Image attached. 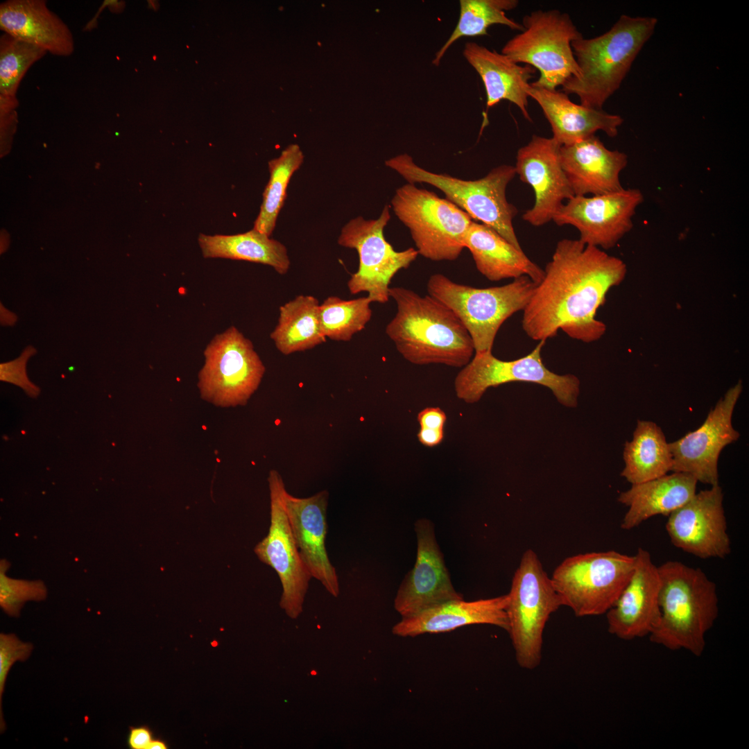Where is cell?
<instances>
[{
  "label": "cell",
  "instance_id": "6da1fadb",
  "mask_svg": "<svg viewBox=\"0 0 749 749\" xmlns=\"http://www.w3.org/2000/svg\"><path fill=\"white\" fill-rule=\"evenodd\" d=\"M626 273L623 261L603 249L579 239L559 241L523 311L524 332L537 341H546L560 329L584 343L598 341L606 325L596 312Z\"/></svg>",
  "mask_w": 749,
  "mask_h": 749
},
{
  "label": "cell",
  "instance_id": "7a4b0ae2",
  "mask_svg": "<svg viewBox=\"0 0 749 749\" xmlns=\"http://www.w3.org/2000/svg\"><path fill=\"white\" fill-rule=\"evenodd\" d=\"M397 312L386 334L408 362L419 365L442 364L463 368L475 350L472 338L458 317L430 295L422 296L402 286L390 287Z\"/></svg>",
  "mask_w": 749,
  "mask_h": 749
},
{
  "label": "cell",
  "instance_id": "3957f363",
  "mask_svg": "<svg viewBox=\"0 0 749 749\" xmlns=\"http://www.w3.org/2000/svg\"><path fill=\"white\" fill-rule=\"evenodd\" d=\"M661 580L660 621L648 636L671 650L703 655L705 635L718 615L716 584L700 568L669 560L658 567Z\"/></svg>",
  "mask_w": 749,
  "mask_h": 749
},
{
  "label": "cell",
  "instance_id": "277c9868",
  "mask_svg": "<svg viewBox=\"0 0 749 749\" xmlns=\"http://www.w3.org/2000/svg\"><path fill=\"white\" fill-rule=\"evenodd\" d=\"M657 21L655 17L622 15L605 33L573 41L571 48L580 76L567 80L562 91L576 95L583 106L602 109L619 88L639 52L653 35Z\"/></svg>",
  "mask_w": 749,
  "mask_h": 749
},
{
  "label": "cell",
  "instance_id": "5b68a950",
  "mask_svg": "<svg viewBox=\"0 0 749 749\" xmlns=\"http://www.w3.org/2000/svg\"><path fill=\"white\" fill-rule=\"evenodd\" d=\"M385 165L408 183H426L438 189L446 199L466 212L473 221L490 227L515 247L522 249L513 227L518 210L506 198L507 187L516 175L514 166L501 164L480 179L466 180L426 170L407 153L387 160Z\"/></svg>",
  "mask_w": 749,
  "mask_h": 749
},
{
  "label": "cell",
  "instance_id": "8992f818",
  "mask_svg": "<svg viewBox=\"0 0 749 749\" xmlns=\"http://www.w3.org/2000/svg\"><path fill=\"white\" fill-rule=\"evenodd\" d=\"M536 284L527 276L509 284L476 288L436 273L427 281L428 294L448 307L467 329L474 353L492 352L499 329L514 313L524 311Z\"/></svg>",
  "mask_w": 749,
  "mask_h": 749
},
{
  "label": "cell",
  "instance_id": "52a82bcc",
  "mask_svg": "<svg viewBox=\"0 0 749 749\" xmlns=\"http://www.w3.org/2000/svg\"><path fill=\"white\" fill-rule=\"evenodd\" d=\"M508 596V632L516 662L522 669H535L542 660L546 623L562 605L551 577L533 550L523 553Z\"/></svg>",
  "mask_w": 749,
  "mask_h": 749
},
{
  "label": "cell",
  "instance_id": "ba28073f",
  "mask_svg": "<svg viewBox=\"0 0 749 749\" xmlns=\"http://www.w3.org/2000/svg\"><path fill=\"white\" fill-rule=\"evenodd\" d=\"M522 24L524 30L509 40L501 53L540 71L531 86L554 90L571 78L580 77L571 42L583 35L567 13L537 10L525 15Z\"/></svg>",
  "mask_w": 749,
  "mask_h": 749
},
{
  "label": "cell",
  "instance_id": "9c48e42d",
  "mask_svg": "<svg viewBox=\"0 0 749 749\" xmlns=\"http://www.w3.org/2000/svg\"><path fill=\"white\" fill-rule=\"evenodd\" d=\"M635 558L614 550L567 557L551 579L562 606L578 617L605 614L630 578Z\"/></svg>",
  "mask_w": 749,
  "mask_h": 749
},
{
  "label": "cell",
  "instance_id": "30bf717a",
  "mask_svg": "<svg viewBox=\"0 0 749 749\" xmlns=\"http://www.w3.org/2000/svg\"><path fill=\"white\" fill-rule=\"evenodd\" d=\"M391 206L408 229L419 255L435 261L459 257L473 221L466 212L447 199L408 182L396 189Z\"/></svg>",
  "mask_w": 749,
  "mask_h": 749
},
{
  "label": "cell",
  "instance_id": "8fae6325",
  "mask_svg": "<svg viewBox=\"0 0 749 749\" xmlns=\"http://www.w3.org/2000/svg\"><path fill=\"white\" fill-rule=\"evenodd\" d=\"M203 354L197 384L201 398L222 408L246 405L266 371L251 341L231 326L211 340Z\"/></svg>",
  "mask_w": 749,
  "mask_h": 749
},
{
  "label": "cell",
  "instance_id": "7c38bea8",
  "mask_svg": "<svg viewBox=\"0 0 749 749\" xmlns=\"http://www.w3.org/2000/svg\"><path fill=\"white\" fill-rule=\"evenodd\" d=\"M545 343V341H539L530 353L512 361L497 359L492 352L474 353L455 377L454 384L457 397L473 404L479 402L491 387L511 382H526L548 388L565 406H576L580 381L574 374H558L545 366L542 358Z\"/></svg>",
  "mask_w": 749,
  "mask_h": 749
},
{
  "label": "cell",
  "instance_id": "4fadbf2b",
  "mask_svg": "<svg viewBox=\"0 0 749 749\" xmlns=\"http://www.w3.org/2000/svg\"><path fill=\"white\" fill-rule=\"evenodd\" d=\"M390 219V206H384L377 219H365L359 216L342 228L338 243L356 250L359 268L347 282L351 294L368 293L372 302L386 303L392 279L402 269H406L419 255L416 249L408 248L396 251L384 236V228Z\"/></svg>",
  "mask_w": 749,
  "mask_h": 749
},
{
  "label": "cell",
  "instance_id": "5bb4252c",
  "mask_svg": "<svg viewBox=\"0 0 749 749\" xmlns=\"http://www.w3.org/2000/svg\"><path fill=\"white\" fill-rule=\"evenodd\" d=\"M270 491V522L267 535L259 542L254 552L263 563L277 574L282 586L280 607L291 618H297L312 578L302 562L286 513L284 483L279 473L271 470L268 477Z\"/></svg>",
  "mask_w": 749,
  "mask_h": 749
},
{
  "label": "cell",
  "instance_id": "9a60e30c",
  "mask_svg": "<svg viewBox=\"0 0 749 749\" xmlns=\"http://www.w3.org/2000/svg\"><path fill=\"white\" fill-rule=\"evenodd\" d=\"M742 389L739 381L718 401L700 427L669 443L673 459L671 472L690 474L698 482L710 486L718 484L719 455L740 436L732 426V418Z\"/></svg>",
  "mask_w": 749,
  "mask_h": 749
},
{
  "label": "cell",
  "instance_id": "2e32d148",
  "mask_svg": "<svg viewBox=\"0 0 749 749\" xmlns=\"http://www.w3.org/2000/svg\"><path fill=\"white\" fill-rule=\"evenodd\" d=\"M637 189L591 196H574L562 205L553 221L557 225H571L585 244L608 250L632 229V218L643 202Z\"/></svg>",
  "mask_w": 749,
  "mask_h": 749
},
{
  "label": "cell",
  "instance_id": "e0dca14e",
  "mask_svg": "<svg viewBox=\"0 0 749 749\" xmlns=\"http://www.w3.org/2000/svg\"><path fill=\"white\" fill-rule=\"evenodd\" d=\"M719 484L701 490L668 516L666 530L675 547L696 557L721 558L731 552V542Z\"/></svg>",
  "mask_w": 749,
  "mask_h": 749
},
{
  "label": "cell",
  "instance_id": "ac0fdd59",
  "mask_svg": "<svg viewBox=\"0 0 749 749\" xmlns=\"http://www.w3.org/2000/svg\"><path fill=\"white\" fill-rule=\"evenodd\" d=\"M560 148L552 137L534 135L517 153L516 174L532 187L535 198L522 219L534 227L553 221L565 201L574 196L561 165Z\"/></svg>",
  "mask_w": 749,
  "mask_h": 749
},
{
  "label": "cell",
  "instance_id": "d6986e66",
  "mask_svg": "<svg viewBox=\"0 0 749 749\" xmlns=\"http://www.w3.org/2000/svg\"><path fill=\"white\" fill-rule=\"evenodd\" d=\"M417 555L413 568L402 582L394 608L402 618L451 600L463 599L452 585L436 542L433 524L427 519L415 524Z\"/></svg>",
  "mask_w": 749,
  "mask_h": 749
},
{
  "label": "cell",
  "instance_id": "ffe728a7",
  "mask_svg": "<svg viewBox=\"0 0 749 749\" xmlns=\"http://www.w3.org/2000/svg\"><path fill=\"white\" fill-rule=\"evenodd\" d=\"M635 558L630 578L605 613L609 633L624 641L648 637L660 618L658 567L643 548L638 549Z\"/></svg>",
  "mask_w": 749,
  "mask_h": 749
},
{
  "label": "cell",
  "instance_id": "44dd1931",
  "mask_svg": "<svg viewBox=\"0 0 749 749\" xmlns=\"http://www.w3.org/2000/svg\"><path fill=\"white\" fill-rule=\"evenodd\" d=\"M328 498L325 490L306 498L294 497L286 490L284 492L286 513L302 562L312 578L338 596V576L325 548Z\"/></svg>",
  "mask_w": 749,
  "mask_h": 749
},
{
  "label": "cell",
  "instance_id": "7402d4cb",
  "mask_svg": "<svg viewBox=\"0 0 749 749\" xmlns=\"http://www.w3.org/2000/svg\"><path fill=\"white\" fill-rule=\"evenodd\" d=\"M560 158L574 196L600 195L623 189L619 175L628 164L627 155L609 150L595 135L560 146Z\"/></svg>",
  "mask_w": 749,
  "mask_h": 749
},
{
  "label": "cell",
  "instance_id": "603a6c76",
  "mask_svg": "<svg viewBox=\"0 0 749 749\" xmlns=\"http://www.w3.org/2000/svg\"><path fill=\"white\" fill-rule=\"evenodd\" d=\"M508 594L490 599L465 601L451 600L402 618L393 628L394 635L415 637L424 633L445 632L474 624H489L508 632Z\"/></svg>",
  "mask_w": 749,
  "mask_h": 749
},
{
  "label": "cell",
  "instance_id": "cb8c5ba5",
  "mask_svg": "<svg viewBox=\"0 0 749 749\" xmlns=\"http://www.w3.org/2000/svg\"><path fill=\"white\" fill-rule=\"evenodd\" d=\"M0 28L7 34L56 56L71 55L75 49L68 26L44 0H8L0 4Z\"/></svg>",
  "mask_w": 749,
  "mask_h": 749
},
{
  "label": "cell",
  "instance_id": "d4e9b609",
  "mask_svg": "<svg viewBox=\"0 0 749 749\" xmlns=\"http://www.w3.org/2000/svg\"><path fill=\"white\" fill-rule=\"evenodd\" d=\"M527 93L540 106L551 126L552 138L560 146L581 141L594 135L599 130L614 137L623 122L618 114L572 102L562 91L535 87L529 84Z\"/></svg>",
  "mask_w": 749,
  "mask_h": 749
},
{
  "label": "cell",
  "instance_id": "484cf974",
  "mask_svg": "<svg viewBox=\"0 0 749 749\" xmlns=\"http://www.w3.org/2000/svg\"><path fill=\"white\" fill-rule=\"evenodd\" d=\"M463 54L482 80L487 109L507 100L517 106L526 120L532 121L528 111L527 88L535 68L517 64L506 55L475 42H467Z\"/></svg>",
  "mask_w": 749,
  "mask_h": 749
},
{
  "label": "cell",
  "instance_id": "4316f807",
  "mask_svg": "<svg viewBox=\"0 0 749 749\" xmlns=\"http://www.w3.org/2000/svg\"><path fill=\"white\" fill-rule=\"evenodd\" d=\"M478 271L490 281L527 276L536 284L544 269L490 227L473 221L464 237Z\"/></svg>",
  "mask_w": 749,
  "mask_h": 749
},
{
  "label": "cell",
  "instance_id": "83f0119b",
  "mask_svg": "<svg viewBox=\"0 0 749 749\" xmlns=\"http://www.w3.org/2000/svg\"><path fill=\"white\" fill-rule=\"evenodd\" d=\"M697 483L690 474L673 472L632 484L618 497V501L628 507L621 528L631 530L656 515L669 516L696 494Z\"/></svg>",
  "mask_w": 749,
  "mask_h": 749
},
{
  "label": "cell",
  "instance_id": "f1b7e54d",
  "mask_svg": "<svg viewBox=\"0 0 749 749\" xmlns=\"http://www.w3.org/2000/svg\"><path fill=\"white\" fill-rule=\"evenodd\" d=\"M198 243L204 258L242 260L270 266L286 274L290 259L286 246L255 229L232 235L200 234Z\"/></svg>",
  "mask_w": 749,
  "mask_h": 749
},
{
  "label": "cell",
  "instance_id": "f546056e",
  "mask_svg": "<svg viewBox=\"0 0 749 749\" xmlns=\"http://www.w3.org/2000/svg\"><path fill=\"white\" fill-rule=\"evenodd\" d=\"M623 456L625 467L621 475L631 485L660 477L672 469L669 443L661 428L651 421H637Z\"/></svg>",
  "mask_w": 749,
  "mask_h": 749
},
{
  "label": "cell",
  "instance_id": "4dcf8cb0",
  "mask_svg": "<svg viewBox=\"0 0 749 749\" xmlns=\"http://www.w3.org/2000/svg\"><path fill=\"white\" fill-rule=\"evenodd\" d=\"M284 355L311 350L326 341L320 320V304L312 295H300L279 307L278 322L270 333Z\"/></svg>",
  "mask_w": 749,
  "mask_h": 749
},
{
  "label": "cell",
  "instance_id": "1f68e13d",
  "mask_svg": "<svg viewBox=\"0 0 749 749\" xmlns=\"http://www.w3.org/2000/svg\"><path fill=\"white\" fill-rule=\"evenodd\" d=\"M458 23L452 33L438 50L432 63L439 65L449 48L463 37L488 35V29L495 24L503 25L512 30L522 31L524 26L506 15V11L515 9L517 0H460Z\"/></svg>",
  "mask_w": 749,
  "mask_h": 749
},
{
  "label": "cell",
  "instance_id": "d6a6232c",
  "mask_svg": "<svg viewBox=\"0 0 749 749\" xmlns=\"http://www.w3.org/2000/svg\"><path fill=\"white\" fill-rule=\"evenodd\" d=\"M303 161L304 155L300 146L291 144L278 157L268 162L270 178L263 193L262 203L253 229L268 236L272 234L286 197L290 180Z\"/></svg>",
  "mask_w": 749,
  "mask_h": 749
},
{
  "label": "cell",
  "instance_id": "836d02e7",
  "mask_svg": "<svg viewBox=\"0 0 749 749\" xmlns=\"http://www.w3.org/2000/svg\"><path fill=\"white\" fill-rule=\"evenodd\" d=\"M371 303L368 296L352 300L337 296L327 298L320 304V320L324 336L336 341H350L370 320Z\"/></svg>",
  "mask_w": 749,
  "mask_h": 749
},
{
  "label": "cell",
  "instance_id": "e575fe53",
  "mask_svg": "<svg viewBox=\"0 0 749 749\" xmlns=\"http://www.w3.org/2000/svg\"><path fill=\"white\" fill-rule=\"evenodd\" d=\"M47 52L3 33L0 37V95L16 96L28 69Z\"/></svg>",
  "mask_w": 749,
  "mask_h": 749
},
{
  "label": "cell",
  "instance_id": "d590c367",
  "mask_svg": "<svg viewBox=\"0 0 749 749\" xmlns=\"http://www.w3.org/2000/svg\"><path fill=\"white\" fill-rule=\"evenodd\" d=\"M8 561L0 562V606L8 615L18 617L26 602L41 601L47 596V589L40 580H25L8 577Z\"/></svg>",
  "mask_w": 749,
  "mask_h": 749
},
{
  "label": "cell",
  "instance_id": "8d00e7d4",
  "mask_svg": "<svg viewBox=\"0 0 749 749\" xmlns=\"http://www.w3.org/2000/svg\"><path fill=\"white\" fill-rule=\"evenodd\" d=\"M33 646L20 640L15 634H0V730L6 729L2 712V698L8 673L17 661L24 662L31 655Z\"/></svg>",
  "mask_w": 749,
  "mask_h": 749
},
{
  "label": "cell",
  "instance_id": "74e56055",
  "mask_svg": "<svg viewBox=\"0 0 749 749\" xmlns=\"http://www.w3.org/2000/svg\"><path fill=\"white\" fill-rule=\"evenodd\" d=\"M37 353L31 345L26 347L17 359L0 364V379L19 386L29 397L35 398L40 393L38 386L31 382L26 373L28 360Z\"/></svg>",
  "mask_w": 749,
  "mask_h": 749
},
{
  "label": "cell",
  "instance_id": "f35d334b",
  "mask_svg": "<svg viewBox=\"0 0 749 749\" xmlns=\"http://www.w3.org/2000/svg\"><path fill=\"white\" fill-rule=\"evenodd\" d=\"M17 96L0 95V122L1 143L8 140L14 132L17 122V108L19 106Z\"/></svg>",
  "mask_w": 749,
  "mask_h": 749
},
{
  "label": "cell",
  "instance_id": "ab89813d",
  "mask_svg": "<svg viewBox=\"0 0 749 749\" xmlns=\"http://www.w3.org/2000/svg\"><path fill=\"white\" fill-rule=\"evenodd\" d=\"M417 420L420 427L444 430L447 416L439 407H427L418 413Z\"/></svg>",
  "mask_w": 749,
  "mask_h": 749
},
{
  "label": "cell",
  "instance_id": "60d3db41",
  "mask_svg": "<svg viewBox=\"0 0 749 749\" xmlns=\"http://www.w3.org/2000/svg\"><path fill=\"white\" fill-rule=\"evenodd\" d=\"M153 739V733L147 725L129 728L127 741L131 749H148Z\"/></svg>",
  "mask_w": 749,
  "mask_h": 749
},
{
  "label": "cell",
  "instance_id": "b9f144b4",
  "mask_svg": "<svg viewBox=\"0 0 749 749\" xmlns=\"http://www.w3.org/2000/svg\"><path fill=\"white\" fill-rule=\"evenodd\" d=\"M417 438L421 444L432 447L439 445L444 438V430L420 427Z\"/></svg>",
  "mask_w": 749,
  "mask_h": 749
},
{
  "label": "cell",
  "instance_id": "7bdbcfd3",
  "mask_svg": "<svg viewBox=\"0 0 749 749\" xmlns=\"http://www.w3.org/2000/svg\"><path fill=\"white\" fill-rule=\"evenodd\" d=\"M17 320V316L13 313L10 312L4 307L1 305V322L3 325H12Z\"/></svg>",
  "mask_w": 749,
  "mask_h": 749
},
{
  "label": "cell",
  "instance_id": "ee69618b",
  "mask_svg": "<svg viewBox=\"0 0 749 749\" xmlns=\"http://www.w3.org/2000/svg\"><path fill=\"white\" fill-rule=\"evenodd\" d=\"M168 745L165 741L161 739H153L148 746V749H166Z\"/></svg>",
  "mask_w": 749,
  "mask_h": 749
}]
</instances>
